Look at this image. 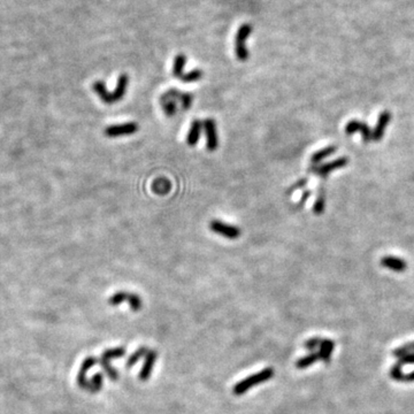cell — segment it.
<instances>
[{"label":"cell","mask_w":414,"mask_h":414,"mask_svg":"<svg viewBox=\"0 0 414 414\" xmlns=\"http://www.w3.org/2000/svg\"><path fill=\"white\" fill-rule=\"evenodd\" d=\"M128 302L133 310H139L143 306L142 298H140L136 293H125V291H120V293H114L113 296L108 299V303L113 306L120 305L121 303Z\"/></svg>","instance_id":"4"},{"label":"cell","mask_w":414,"mask_h":414,"mask_svg":"<svg viewBox=\"0 0 414 414\" xmlns=\"http://www.w3.org/2000/svg\"><path fill=\"white\" fill-rule=\"evenodd\" d=\"M202 130H203V122L202 121L198 120V119H196V120H193L192 122H191L189 133H188V136H187L188 145L193 146V145H196L197 143H198L200 135H202Z\"/></svg>","instance_id":"13"},{"label":"cell","mask_w":414,"mask_h":414,"mask_svg":"<svg viewBox=\"0 0 414 414\" xmlns=\"http://www.w3.org/2000/svg\"><path fill=\"white\" fill-rule=\"evenodd\" d=\"M381 265L383 266V267L388 268V269H391V271H394V272L401 273L406 269L407 263H406V261H404L403 259L397 258V257L388 256V257H384V258H382Z\"/></svg>","instance_id":"12"},{"label":"cell","mask_w":414,"mask_h":414,"mask_svg":"<svg viewBox=\"0 0 414 414\" xmlns=\"http://www.w3.org/2000/svg\"><path fill=\"white\" fill-rule=\"evenodd\" d=\"M186 64H187V55L183 54V53H178V54L175 56L174 64H172V75H174L175 77L181 78L182 76H183Z\"/></svg>","instance_id":"17"},{"label":"cell","mask_w":414,"mask_h":414,"mask_svg":"<svg viewBox=\"0 0 414 414\" xmlns=\"http://www.w3.org/2000/svg\"><path fill=\"white\" fill-rule=\"evenodd\" d=\"M404 382H414V371L411 372L410 374H405Z\"/></svg>","instance_id":"34"},{"label":"cell","mask_w":414,"mask_h":414,"mask_svg":"<svg viewBox=\"0 0 414 414\" xmlns=\"http://www.w3.org/2000/svg\"><path fill=\"white\" fill-rule=\"evenodd\" d=\"M124 354H125V347H123V346L115 347V349L106 350L105 352L103 353L102 358L107 360V362H111L112 359L121 358V357H123Z\"/></svg>","instance_id":"22"},{"label":"cell","mask_w":414,"mask_h":414,"mask_svg":"<svg viewBox=\"0 0 414 414\" xmlns=\"http://www.w3.org/2000/svg\"><path fill=\"white\" fill-rule=\"evenodd\" d=\"M96 362H97L96 358H86V360H84V362L82 363V367H81L80 374H78V384L81 385V388L87 389V390L90 389V383H87L86 375V372L89 371L91 367L95 365Z\"/></svg>","instance_id":"16"},{"label":"cell","mask_w":414,"mask_h":414,"mask_svg":"<svg viewBox=\"0 0 414 414\" xmlns=\"http://www.w3.org/2000/svg\"><path fill=\"white\" fill-rule=\"evenodd\" d=\"M203 130L206 135V146L209 152L215 151L219 146L218 131H216V124L213 119L208 118L203 121Z\"/></svg>","instance_id":"5"},{"label":"cell","mask_w":414,"mask_h":414,"mask_svg":"<svg viewBox=\"0 0 414 414\" xmlns=\"http://www.w3.org/2000/svg\"><path fill=\"white\" fill-rule=\"evenodd\" d=\"M203 76H204V71L200 70V69H193V70L189 71V73H184L183 76H182L180 80L184 83H193V82H197V81L202 80Z\"/></svg>","instance_id":"21"},{"label":"cell","mask_w":414,"mask_h":414,"mask_svg":"<svg viewBox=\"0 0 414 414\" xmlns=\"http://www.w3.org/2000/svg\"><path fill=\"white\" fill-rule=\"evenodd\" d=\"M390 376L391 379L395 380V381L398 382H404V378H405V374L403 373V368H401V366L399 363H395V365L391 367L390 369Z\"/></svg>","instance_id":"27"},{"label":"cell","mask_w":414,"mask_h":414,"mask_svg":"<svg viewBox=\"0 0 414 414\" xmlns=\"http://www.w3.org/2000/svg\"><path fill=\"white\" fill-rule=\"evenodd\" d=\"M273 376H274V369H273L272 367H267V368L262 369L261 372L256 373V374L242 380L241 382H238V383L235 384L233 393L236 395V396H241V395L246 393L247 390H250V389L255 387V385L263 383V382L266 381H269Z\"/></svg>","instance_id":"1"},{"label":"cell","mask_w":414,"mask_h":414,"mask_svg":"<svg viewBox=\"0 0 414 414\" xmlns=\"http://www.w3.org/2000/svg\"><path fill=\"white\" fill-rule=\"evenodd\" d=\"M321 338L319 337H314V338H310V340H307V342L305 343V347L307 350L310 351H314L315 349H318L320 346V344H321Z\"/></svg>","instance_id":"30"},{"label":"cell","mask_w":414,"mask_h":414,"mask_svg":"<svg viewBox=\"0 0 414 414\" xmlns=\"http://www.w3.org/2000/svg\"><path fill=\"white\" fill-rule=\"evenodd\" d=\"M138 131V124L135 122H127V123H121V124H113L108 125L106 128L104 134L107 137L114 138V137H120V136H129V135H134Z\"/></svg>","instance_id":"6"},{"label":"cell","mask_w":414,"mask_h":414,"mask_svg":"<svg viewBox=\"0 0 414 414\" xmlns=\"http://www.w3.org/2000/svg\"><path fill=\"white\" fill-rule=\"evenodd\" d=\"M100 363H102L103 368L105 369L106 374L108 375V378L111 379L112 381H117L118 378H119V373H118L117 369H115L114 367H113L111 363H109V362L102 358V359H100Z\"/></svg>","instance_id":"25"},{"label":"cell","mask_w":414,"mask_h":414,"mask_svg":"<svg viewBox=\"0 0 414 414\" xmlns=\"http://www.w3.org/2000/svg\"><path fill=\"white\" fill-rule=\"evenodd\" d=\"M171 188H172L171 182H169L167 178H164V177L156 178L152 184V190L158 194L168 193L169 190H171Z\"/></svg>","instance_id":"18"},{"label":"cell","mask_w":414,"mask_h":414,"mask_svg":"<svg viewBox=\"0 0 414 414\" xmlns=\"http://www.w3.org/2000/svg\"><path fill=\"white\" fill-rule=\"evenodd\" d=\"M252 24L249 23L242 24L240 29L237 30L236 38H235V53H236L237 59L240 61H246L250 58V51L245 46V42L250 34H252Z\"/></svg>","instance_id":"2"},{"label":"cell","mask_w":414,"mask_h":414,"mask_svg":"<svg viewBox=\"0 0 414 414\" xmlns=\"http://www.w3.org/2000/svg\"><path fill=\"white\" fill-rule=\"evenodd\" d=\"M397 362L399 363L400 366L412 365V363H414V353L405 354V356L400 357V358H398V362Z\"/></svg>","instance_id":"31"},{"label":"cell","mask_w":414,"mask_h":414,"mask_svg":"<svg viewBox=\"0 0 414 414\" xmlns=\"http://www.w3.org/2000/svg\"><path fill=\"white\" fill-rule=\"evenodd\" d=\"M357 131L362 133L363 140H365L366 143L371 142V140L373 139L372 131L369 130V128L367 127L365 123H362V122L351 121L346 124V128H345V133H346L347 135H352L354 133H357Z\"/></svg>","instance_id":"10"},{"label":"cell","mask_w":414,"mask_h":414,"mask_svg":"<svg viewBox=\"0 0 414 414\" xmlns=\"http://www.w3.org/2000/svg\"><path fill=\"white\" fill-rule=\"evenodd\" d=\"M128 84H129V76L127 74H122L118 78V84L115 90L111 92V105L115 104L123 98L125 92H127Z\"/></svg>","instance_id":"11"},{"label":"cell","mask_w":414,"mask_h":414,"mask_svg":"<svg viewBox=\"0 0 414 414\" xmlns=\"http://www.w3.org/2000/svg\"><path fill=\"white\" fill-rule=\"evenodd\" d=\"M335 151H336V146H328L327 149L320 150V151H318L312 155V158H310V162L314 165L318 164V162L321 161V160H324L325 158H327V156L332 155V153H335Z\"/></svg>","instance_id":"20"},{"label":"cell","mask_w":414,"mask_h":414,"mask_svg":"<svg viewBox=\"0 0 414 414\" xmlns=\"http://www.w3.org/2000/svg\"><path fill=\"white\" fill-rule=\"evenodd\" d=\"M310 196V190H307V191H305V192H304V194H303V197L302 198H300V202H299V205H298L297 207H300L303 205V204H305V202L307 200V198H309V197Z\"/></svg>","instance_id":"33"},{"label":"cell","mask_w":414,"mask_h":414,"mask_svg":"<svg viewBox=\"0 0 414 414\" xmlns=\"http://www.w3.org/2000/svg\"><path fill=\"white\" fill-rule=\"evenodd\" d=\"M410 353H414V342L401 345V346L397 347V349H395L393 351L394 357H396V358H400V357L405 356V354H410Z\"/></svg>","instance_id":"24"},{"label":"cell","mask_w":414,"mask_h":414,"mask_svg":"<svg viewBox=\"0 0 414 414\" xmlns=\"http://www.w3.org/2000/svg\"><path fill=\"white\" fill-rule=\"evenodd\" d=\"M147 352H149V349H146V347H144V346L139 347V349H138L136 351V352H134L129 357V359H128L127 362H125V366H127L128 368L133 367L135 365V363H136L138 362V360H139L140 358H143L144 356H146Z\"/></svg>","instance_id":"23"},{"label":"cell","mask_w":414,"mask_h":414,"mask_svg":"<svg viewBox=\"0 0 414 414\" xmlns=\"http://www.w3.org/2000/svg\"><path fill=\"white\" fill-rule=\"evenodd\" d=\"M318 360H320L319 353L312 352L305 357H302L300 359H298L296 362V367L298 369H305L307 367L312 366L313 363H315Z\"/></svg>","instance_id":"19"},{"label":"cell","mask_w":414,"mask_h":414,"mask_svg":"<svg viewBox=\"0 0 414 414\" xmlns=\"http://www.w3.org/2000/svg\"><path fill=\"white\" fill-rule=\"evenodd\" d=\"M306 183H307V178H303V180L298 181L297 183L294 184V186L293 188H291V189L289 191H288V194H291V192H293V191H296L298 189H300V188L305 187Z\"/></svg>","instance_id":"32"},{"label":"cell","mask_w":414,"mask_h":414,"mask_svg":"<svg viewBox=\"0 0 414 414\" xmlns=\"http://www.w3.org/2000/svg\"><path fill=\"white\" fill-rule=\"evenodd\" d=\"M320 352V360H322V362L326 363H329L331 360V354L334 352L335 349V343L334 341L328 340V338H326V340L321 341V344H320L319 346Z\"/></svg>","instance_id":"14"},{"label":"cell","mask_w":414,"mask_h":414,"mask_svg":"<svg viewBox=\"0 0 414 414\" xmlns=\"http://www.w3.org/2000/svg\"><path fill=\"white\" fill-rule=\"evenodd\" d=\"M181 95L182 93L180 91L175 89L169 90L162 95L161 99H160V103H161L162 109H164V112L168 117H172V115L176 113L177 102L180 100Z\"/></svg>","instance_id":"7"},{"label":"cell","mask_w":414,"mask_h":414,"mask_svg":"<svg viewBox=\"0 0 414 414\" xmlns=\"http://www.w3.org/2000/svg\"><path fill=\"white\" fill-rule=\"evenodd\" d=\"M156 358H158V352L155 350H149V352H147L145 356V362H144L142 371L139 372V375H138L140 381L145 382L150 379L153 371V366H155L156 362Z\"/></svg>","instance_id":"9"},{"label":"cell","mask_w":414,"mask_h":414,"mask_svg":"<svg viewBox=\"0 0 414 414\" xmlns=\"http://www.w3.org/2000/svg\"><path fill=\"white\" fill-rule=\"evenodd\" d=\"M209 229L213 233L228 238V240H236L242 235L241 229L236 227V225L224 224V222H222L221 220H216V219L209 222Z\"/></svg>","instance_id":"3"},{"label":"cell","mask_w":414,"mask_h":414,"mask_svg":"<svg viewBox=\"0 0 414 414\" xmlns=\"http://www.w3.org/2000/svg\"><path fill=\"white\" fill-rule=\"evenodd\" d=\"M391 119V114L388 111H384L383 113H381V115H380L378 124H376V129L374 131V135H373V139L374 140H380L383 136L384 134V129L385 127H387L389 122H390Z\"/></svg>","instance_id":"15"},{"label":"cell","mask_w":414,"mask_h":414,"mask_svg":"<svg viewBox=\"0 0 414 414\" xmlns=\"http://www.w3.org/2000/svg\"><path fill=\"white\" fill-rule=\"evenodd\" d=\"M192 102H193V96L191 95V93H182L180 98L182 108L183 109L190 108L191 105H192Z\"/></svg>","instance_id":"29"},{"label":"cell","mask_w":414,"mask_h":414,"mask_svg":"<svg viewBox=\"0 0 414 414\" xmlns=\"http://www.w3.org/2000/svg\"><path fill=\"white\" fill-rule=\"evenodd\" d=\"M325 203H326L325 191L322 190V189H320L319 197H318V198H316L314 206H313V212H314L316 215H320V214H322V213H324Z\"/></svg>","instance_id":"26"},{"label":"cell","mask_w":414,"mask_h":414,"mask_svg":"<svg viewBox=\"0 0 414 414\" xmlns=\"http://www.w3.org/2000/svg\"><path fill=\"white\" fill-rule=\"evenodd\" d=\"M347 161H349L347 158L337 159V160H335V161L328 162V164L322 165V166H313L310 171L314 172V174L318 175V176H321V177L325 178L330 172L335 171V169H337V168H341V167H344V166H346Z\"/></svg>","instance_id":"8"},{"label":"cell","mask_w":414,"mask_h":414,"mask_svg":"<svg viewBox=\"0 0 414 414\" xmlns=\"http://www.w3.org/2000/svg\"><path fill=\"white\" fill-rule=\"evenodd\" d=\"M102 385H103V375L102 374H96L92 378V381H91L89 390L91 391V393H97V391L100 390Z\"/></svg>","instance_id":"28"}]
</instances>
